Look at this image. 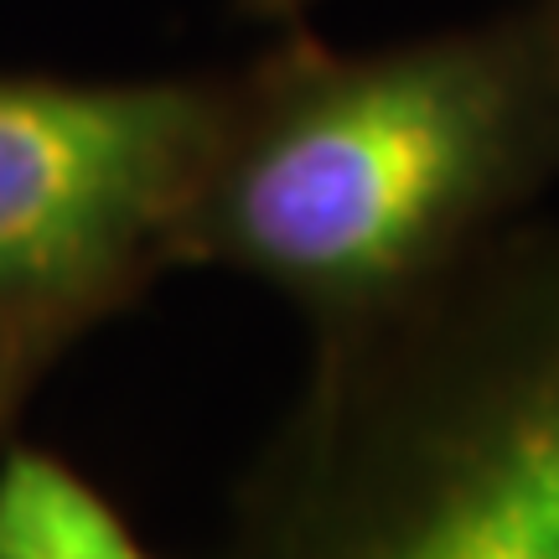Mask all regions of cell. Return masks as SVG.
I'll return each mask as SVG.
<instances>
[{
    "instance_id": "obj_1",
    "label": "cell",
    "mask_w": 559,
    "mask_h": 559,
    "mask_svg": "<svg viewBox=\"0 0 559 559\" xmlns=\"http://www.w3.org/2000/svg\"><path fill=\"white\" fill-rule=\"evenodd\" d=\"M559 181V11L228 79L187 270L275 290L311 337L436 290Z\"/></svg>"
},
{
    "instance_id": "obj_2",
    "label": "cell",
    "mask_w": 559,
    "mask_h": 559,
    "mask_svg": "<svg viewBox=\"0 0 559 559\" xmlns=\"http://www.w3.org/2000/svg\"><path fill=\"white\" fill-rule=\"evenodd\" d=\"M218 559H559V223L311 337Z\"/></svg>"
},
{
    "instance_id": "obj_3",
    "label": "cell",
    "mask_w": 559,
    "mask_h": 559,
    "mask_svg": "<svg viewBox=\"0 0 559 559\" xmlns=\"http://www.w3.org/2000/svg\"><path fill=\"white\" fill-rule=\"evenodd\" d=\"M228 79L0 73V347L62 358L187 270Z\"/></svg>"
},
{
    "instance_id": "obj_4",
    "label": "cell",
    "mask_w": 559,
    "mask_h": 559,
    "mask_svg": "<svg viewBox=\"0 0 559 559\" xmlns=\"http://www.w3.org/2000/svg\"><path fill=\"white\" fill-rule=\"evenodd\" d=\"M0 559H160L73 461L32 440L0 445Z\"/></svg>"
},
{
    "instance_id": "obj_5",
    "label": "cell",
    "mask_w": 559,
    "mask_h": 559,
    "mask_svg": "<svg viewBox=\"0 0 559 559\" xmlns=\"http://www.w3.org/2000/svg\"><path fill=\"white\" fill-rule=\"evenodd\" d=\"M52 353H32V347H0V445L16 436L21 415H26V404L32 394L41 389L47 379V368H52Z\"/></svg>"
},
{
    "instance_id": "obj_6",
    "label": "cell",
    "mask_w": 559,
    "mask_h": 559,
    "mask_svg": "<svg viewBox=\"0 0 559 559\" xmlns=\"http://www.w3.org/2000/svg\"><path fill=\"white\" fill-rule=\"evenodd\" d=\"M300 5H306V0H254V11H260V16H280V21H296Z\"/></svg>"
},
{
    "instance_id": "obj_7",
    "label": "cell",
    "mask_w": 559,
    "mask_h": 559,
    "mask_svg": "<svg viewBox=\"0 0 559 559\" xmlns=\"http://www.w3.org/2000/svg\"><path fill=\"white\" fill-rule=\"evenodd\" d=\"M549 5H555V11H559V0H549Z\"/></svg>"
},
{
    "instance_id": "obj_8",
    "label": "cell",
    "mask_w": 559,
    "mask_h": 559,
    "mask_svg": "<svg viewBox=\"0 0 559 559\" xmlns=\"http://www.w3.org/2000/svg\"><path fill=\"white\" fill-rule=\"evenodd\" d=\"M249 5H254V0H249Z\"/></svg>"
}]
</instances>
